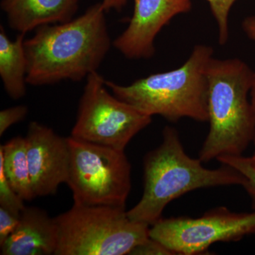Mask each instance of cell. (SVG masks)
<instances>
[{
	"label": "cell",
	"instance_id": "1",
	"mask_svg": "<svg viewBox=\"0 0 255 255\" xmlns=\"http://www.w3.org/2000/svg\"><path fill=\"white\" fill-rule=\"evenodd\" d=\"M102 2L68 22L40 26L25 39L27 84L80 82L97 72L112 47Z\"/></svg>",
	"mask_w": 255,
	"mask_h": 255
},
{
	"label": "cell",
	"instance_id": "11",
	"mask_svg": "<svg viewBox=\"0 0 255 255\" xmlns=\"http://www.w3.org/2000/svg\"><path fill=\"white\" fill-rule=\"evenodd\" d=\"M58 231L55 218L37 207H25L12 234L1 245V255H55Z\"/></svg>",
	"mask_w": 255,
	"mask_h": 255
},
{
	"label": "cell",
	"instance_id": "22",
	"mask_svg": "<svg viewBox=\"0 0 255 255\" xmlns=\"http://www.w3.org/2000/svg\"><path fill=\"white\" fill-rule=\"evenodd\" d=\"M127 1V0H103L102 5L106 12H108L110 10L119 11L125 6Z\"/></svg>",
	"mask_w": 255,
	"mask_h": 255
},
{
	"label": "cell",
	"instance_id": "14",
	"mask_svg": "<svg viewBox=\"0 0 255 255\" xmlns=\"http://www.w3.org/2000/svg\"><path fill=\"white\" fill-rule=\"evenodd\" d=\"M0 165L10 185L23 201L34 199L25 137H13L0 146Z\"/></svg>",
	"mask_w": 255,
	"mask_h": 255
},
{
	"label": "cell",
	"instance_id": "13",
	"mask_svg": "<svg viewBox=\"0 0 255 255\" xmlns=\"http://www.w3.org/2000/svg\"><path fill=\"white\" fill-rule=\"evenodd\" d=\"M24 37V33H19L12 41L0 26V77L5 91L14 100L26 93L28 61Z\"/></svg>",
	"mask_w": 255,
	"mask_h": 255
},
{
	"label": "cell",
	"instance_id": "18",
	"mask_svg": "<svg viewBox=\"0 0 255 255\" xmlns=\"http://www.w3.org/2000/svg\"><path fill=\"white\" fill-rule=\"evenodd\" d=\"M20 215L21 214L0 206V246L7 240L17 227Z\"/></svg>",
	"mask_w": 255,
	"mask_h": 255
},
{
	"label": "cell",
	"instance_id": "5",
	"mask_svg": "<svg viewBox=\"0 0 255 255\" xmlns=\"http://www.w3.org/2000/svg\"><path fill=\"white\" fill-rule=\"evenodd\" d=\"M55 255H124L150 238L149 225L129 219L125 207L74 203L55 218Z\"/></svg>",
	"mask_w": 255,
	"mask_h": 255
},
{
	"label": "cell",
	"instance_id": "24",
	"mask_svg": "<svg viewBox=\"0 0 255 255\" xmlns=\"http://www.w3.org/2000/svg\"><path fill=\"white\" fill-rule=\"evenodd\" d=\"M249 159L252 165L255 168V153L253 156H251V157H249Z\"/></svg>",
	"mask_w": 255,
	"mask_h": 255
},
{
	"label": "cell",
	"instance_id": "10",
	"mask_svg": "<svg viewBox=\"0 0 255 255\" xmlns=\"http://www.w3.org/2000/svg\"><path fill=\"white\" fill-rule=\"evenodd\" d=\"M191 9V0H134L128 26L113 46L128 59H149L155 54L154 42L159 31L174 16Z\"/></svg>",
	"mask_w": 255,
	"mask_h": 255
},
{
	"label": "cell",
	"instance_id": "19",
	"mask_svg": "<svg viewBox=\"0 0 255 255\" xmlns=\"http://www.w3.org/2000/svg\"><path fill=\"white\" fill-rule=\"evenodd\" d=\"M26 106L20 105L5 109L0 112V135H2L11 126L21 122L27 115Z\"/></svg>",
	"mask_w": 255,
	"mask_h": 255
},
{
	"label": "cell",
	"instance_id": "4",
	"mask_svg": "<svg viewBox=\"0 0 255 255\" xmlns=\"http://www.w3.org/2000/svg\"><path fill=\"white\" fill-rule=\"evenodd\" d=\"M213 55L212 47L197 45L179 68L152 74L129 85L107 80L106 85L119 100L150 117L161 116L171 122L182 118L207 122V69Z\"/></svg>",
	"mask_w": 255,
	"mask_h": 255
},
{
	"label": "cell",
	"instance_id": "3",
	"mask_svg": "<svg viewBox=\"0 0 255 255\" xmlns=\"http://www.w3.org/2000/svg\"><path fill=\"white\" fill-rule=\"evenodd\" d=\"M254 72L239 58L216 59L208 66L210 130L199 159L240 156L253 142L255 112L249 100Z\"/></svg>",
	"mask_w": 255,
	"mask_h": 255
},
{
	"label": "cell",
	"instance_id": "9",
	"mask_svg": "<svg viewBox=\"0 0 255 255\" xmlns=\"http://www.w3.org/2000/svg\"><path fill=\"white\" fill-rule=\"evenodd\" d=\"M25 138L33 195L35 198L53 195L60 184L68 182L70 163L68 137L32 122Z\"/></svg>",
	"mask_w": 255,
	"mask_h": 255
},
{
	"label": "cell",
	"instance_id": "8",
	"mask_svg": "<svg viewBox=\"0 0 255 255\" xmlns=\"http://www.w3.org/2000/svg\"><path fill=\"white\" fill-rule=\"evenodd\" d=\"M149 234L174 255L201 254L214 243L255 234V210L236 213L222 206L199 218H162L151 226Z\"/></svg>",
	"mask_w": 255,
	"mask_h": 255
},
{
	"label": "cell",
	"instance_id": "15",
	"mask_svg": "<svg viewBox=\"0 0 255 255\" xmlns=\"http://www.w3.org/2000/svg\"><path fill=\"white\" fill-rule=\"evenodd\" d=\"M217 160L221 163L237 169L245 177L243 187L251 196L253 206L255 210V168L253 167L249 157L240 156H221Z\"/></svg>",
	"mask_w": 255,
	"mask_h": 255
},
{
	"label": "cell",
	"instance_id": "7",
	"mask_svg": "<svg viewBox=\"0 0 255 255\" xmlns=\"http://www.w3.org/2000/svg\"><path fill=\"white\" fill-rule=\"evenodd\" d=\"M86 80L71 136L124 151L132 137L150 125L152 117L111 95L98 72Z\"/></svg>",
	"mask_w": 255,
	"mask_h": 255
},
{
	"label": "cell",
	"instance_id": "12",
	"mask_svg": "<svg viewBox=\"0 0 255 255\" xmlns=\"http://www.w3.org/2000/svg\"><path fill=\"white\" fill-rule=\"evenodd\" d=\"M78 4L79 0H2L1 8L10 28L26 34L44 25L73 19Z\"/></svg>",
	"mask_w": 255,
	"mask_h": 255
},
{
	"label": "cell",
	"instance_id": "2",
	"mask_svg": "<svg viewBox=\"0 0 255 255\" xmlns=\"http://www.w3.org/2000/svg\"><path fill=\"white\" fill-rule=\"evenodd\" d=\"M144 190L141 199L127 211L129 219L151 226L162 219L166 206L189 191L219 186L243 185L244 176L223 164L206 168L200 159L186 153L176 129L166 127L160 145L144 158Z\"/></svg>",
	"mask_w": 255,
	"mask_h": 255
},
{
	"label": "cell",
	"instance_id": "6",
	"mask_svg": "<svg viewBox=\"0 0 255 255\" xmlns=\"http://www.w3.org/2000/svg\"><path fill=\"white\" fill-rule=\"evenodd\" d=\"M67 184L74 203L125 207L131 189V166L124 151L68 137Z\"/></svg>",
	"mask_w": 255,
	"mask_h": 255
},
{
	"label": "cell",
	"instance_id": "23",
	"mask_svg": "<svg viewBox=\"0 0 255 255\" xmlns=\"http://www.w3.org/2000/svg\"><path fill=\"white\" fill-rule=\"evenodd\" d=\"M250 95H251V102L252 106H253V110L255 112V72L253 74V82H252L251 92H250ZM253 142L255 145V135L254 140Z\"/></svg>",
	"mask_w": 255,
	"mask_h": 255
},
{
	"label": "cell",
	"instance_id": "17",
	"mask_svg": "<svg viewBox=\"0 0 255 255\" xmlns=\"http://www.w3.org/2000/svg\"><path fill=\"white\" fill-rule=\"evenodd\" d=\"M23 201L10 185L5 175L4 169L0 165V206H3L17 214H21V211L26 207L23 204Z\"/></svg>",
	"mask_w": 255,
	"mask_h": 255
},
{
	"label": "cell",
	"instance_id": "20",
	"mask_svg": "<svg viewBox=\"0 0 255 255\" xmlns=\"http://www.w3.org/2000/svg\"><path fill=\"white\" fill-rule=\"evenodd\" d=\"M129 255H174L169 250L158 241L150 237L138 246L134 248Z\"/></svg>",
	"mask_w": 255,
	"mask_h": 255
},
{
	"label": "cell",
	"instance_id": "16",
	"mask_svg": "<svg viewBox=\"0 0 255 255\" xmlns=\"http://www.w3.org/2000/svg\"><path fill=\"white\" fill-rule=\"evenodd\" d=\"M209 3L211 11L214 15L218 29H219V43L225 45L229 37L228 17L233 4L237 0H206Z\"/></svg>",
	"mask_w": 255,
	"mask_h": 255
},
{
	"label": "cell",
	"instance_id": "21",
	"mask_svg": "<svg viewBox=\"0 0 255 255\" xmlns=\"http://www.w3.org/2000/svg\"><path fill=\"white\" fill-rule=\"evenodd\" d=\"M242 28L246 36L252 41H255V16L245 18L242 23Z\"/></svg>",
	"mask_w": 255,
	"mask_h": 255
}]
</instances>
